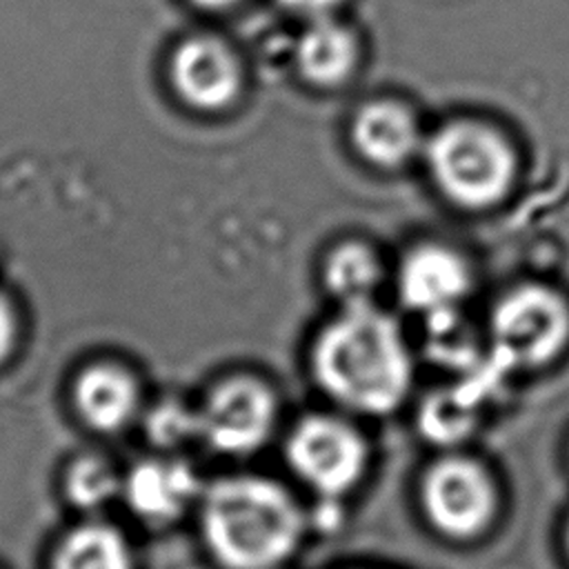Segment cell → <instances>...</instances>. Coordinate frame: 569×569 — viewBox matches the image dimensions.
Instances as JSON below:
<instances>
[{
    "label": "cell",
    "mask_w": 569,
    "mask_h": 569,
    "mask_svg": "<svg viewBox=\"0 0 569 569\" xmlns=\"http://www.w3.org/2000/svg\"><path fill=\"white\" fill-rule=\"evenodd\" d=\"M496 353L509 365L538 367L569 340V305L551 289L527 284L507 293L493 309Z\"/></svg>",
    "instance_id": "obj_4"
},
{
    "label": "cell",
    "mask_w": 569,
    "mask_h": 569,
    "mask_svg": "<svg viewBox=\"0 0 569 569\" xmlns=\"http://www.w3.org/2000/svg\"><path fill=\"white\" fill-rule=\"evenodd\" d=\"M427 156L442 191L465 207H487L500 200L516 167L507 142L476 122L442 127L431 138Z\"/></svg>",
    "instance_id": "obj_3"
},
{
    "label": "cell",
    "mask_w": 569,
    "mask_h": 569,
    "mask_svg": "<svg viewBox=\"0 0 569 569\" xmlns=\"http://www.w3.org/2000/svg\"><path fill=\"white\" fill-rule=\"evenodd\" d=\"M202 533L227 569H271L298 545L302 516L280 485L236 476L204 491Z\"/></svg>",
    "instance_id": "obj_2"
},
{
    "label": "cell",
    "mask_w": 569,
    "mask_h": 569,
    "mask_svg": "<svg viewBox=\"0 0 569 569\" xmlns=\"http://www.w3.org/2000/svg\"><path fill=\"white\" fill-rule=\"evenodd\" d=\"M320 387L349 409L387 413L411 382V360L398 325L369 300L345 305L313 345Z\"/></svg>",
    "instance_id": "obj_1"
},
{
    "label": "cell",
    "mask_w": 569,
    "mask_h": 569,
    "mask_svg": "<svg viewBox=\"0 0 569 569\" xmlns=\"http://www.w3.org/2000/svg\"><path fill=\"white\" fill-rule=\"evenodd\" d=\"M64 487H67L69 500L76 507L96 511L120 493L122 482L107 458L87 453V456H78L69 465Z\"/></svg>",
    "instance_id": "obj_16"
},
{
    "label": "cell",
    "mask_w": 569,
    "mask_h": 569,
    "mask_svg": "<svg viewBox=\"0 0 569 569\" xmlns=\"http://www.w3.org/2000/svg\"><path fill=\"white\" fill-rule=\"evenodd\" d=\"M567 547H569V529H567Z\"/></svg>",
    "instance_id": "obj_21"
},
{
    "label": "cell",
    "mask_w": 569,
    "mask_h": 569,
    "mask_svg": "<svg viewBox=\"0 0 569 569\" xmlns=\"http://www.w3.org/2000/svg\"><path fill=\"white\" fill-rule=\"evenodd\" d=\"M273 416L271 391L249 376H236L213 387L198 409V436L222 453H249L267 440Z\"/></svg>",
    "instance_id": "obj_6"
},
{
    "label": "cell",
    "mask_w": 569,
    "mask_h": 569,
    "mask_svg": "<svg viewBox=\"0 0 569 569\" xmlns=\"http://www.w3.org/2000/svg\"><path fill=\"white\" fill-rule=\"evenodd\" d=\"M378 278L376 256L358 242L340 244L325 264V282L345 305L367 302Z\"/></svg>",
    "instance_id": "obj_15"
},
{
    "label": "cell",
    "mask_w": 569,
    "mask_h": 569,
    "mask_svg": "<svg viewBox=\"0 0 569 569\" xmlns=\"http://www.w3.org/2000/svg\"><path fill=\"white\" fill-rule=\"evenodd\" d=\"M18 336V320L11 302L0 293V362L11 353Z\"/></svg>",
    "instance_id": "obj_18"
},
{
    "label": "cell",
    "mask_w": 569,
    "mask_h": 569,
    "mask_svg": "<svg viewBox=\"0 0 569 569\" xmlns=\"http://www.w3.org/2000/svg\"><path fill=\"white\" fill-rule=\"evenodd\" d=\"M422 505L436 529L453 538H469L489 525L496 491L478 462L445 458L425 476Z\"/></svg>",
    "instance_id": "obj_7"
},
{
    "label": "cell",
    "mask_w": 569,
    "mask_h": 569,
    "mask_svg": "<svg viewBox=\"0 0 569 569\" xmlns=\"http://www.w3.org/2000/svg\"><path fill=\"white\" fill-rule=\"evenodd\" d=\"M353 62L356 42L351 33L331 20H316L298 40L300 71L316 84L340 82Z\"/></svg>",
    "instance_id": "obj_13"
},
{
    "label": "cell",
    "mask_w": 569,
    "mask_h": 569,
    "mask_svg": "<svg viewBox=\"0 0 569 569\" xmlns=\"http://www.w3.org/2000/svg\"><path fill=\"white\" fill-rule=\"evenodd\" d=\"M73 402L89 427L118 431L138 409V385L122 367L91 365L76 378Z\"/></svg>",
    "instance_id": "obj_11"
},
{
    "label": "cell",
    "mask_w": 569,
    "mask_h": 569,
    "mask_svg": "<svg viewBox=\"0 0 569 569\" xmlns=\"http://www.w3.org/2000/svg\"><path fill=\"white\" fill-rule=\"evenodd\" d=\"M416 140L411 116L393 102H371L353 122L356 147L376 164H400L413 151Z\"/></svg>",
    "instance_id": "obj_12"
},
{
    "label": "cell",
    "mask_w": 569,
    "mask_h": 569,
    "mask_svg": "<svg viewBox=\"0 0 569 569\" xmlns=\"http://www.w3.org/2000/svg\"><path fill=\"white\" fill-rule=\"evenodd\" d=\"M53 569H133V558L129 542L116 527L84 522L62 538Z\"/></svg>",
    "instance_id": "obj_14"
},
{
    "label": "cell",
    "mask_w": 569,
    "mask_h": 569,
    "mask_svg": "<svg viewBox=\"0 0 569 569\" xmlns=\"http://www.w3.org/2000/svg\"><path fill=\"white\" fill-rule=\"evenodd\" d=\"M293 471L325 496H340L356 485L365 467V442L356 429L331 416L298 422L287 440Z\"/></svg>",
    "instance_id": "obj_5"
},
{
    "label": "cell",
    "mask_w": 569,
    "mask_h": 569,
    "mask_svg": "<svg viewBox=\"0 0 569 569\" xmlns=\"http://www.w3.org/2000/svg\"><path fill=\"white\" fill-rule=\"evenodd\" d=\"M122 491L138 518L160 525L182 516L198 496V478L182 460L151 458L129 471Z\"/></svg>",
    "instance_id": "obj_8"
},
{
    "label": "cell",
    "mask_w": 569,
    "mask_h": 569,
    "mask_svg": "<svg viewBox=\"0 0 569 569\" xmlns=\"http://www.w3.org/2000/svg\"><path fill=\"white\" fill-rule=\"evenodd\" d=\"M196 2L207 4V7H222V4H229V2H233V0H196Z\"/></svg>",
    "instance_id": "obj_20"
},
{
    "label": "cell",
    "mask_w": 569,
    "mask_h": 569,
    "mask_svg": "<svg viewBox=\"0 0 569 569\" xmlns=\"http://www.w3.org/2000/svg\"><path fill=\"white\" fill-rule=\"evenodd\" d=\"M280 2L287 4L289 9H296L302 13H325L340 0H280Z\"/></svg>",
    "instance_id": "obj_19"
},
{
    "label": "cell",
    "mask_w": 569,
    "mask_h": 569,
    "mask_svg": "<svg viewBox=\"0 0 569 569\" xmlns=\"http://www.w3.org/2000/svg\"><path fill=\"white\" fill-rule=\"evenodd\" d=\"M147 433L160 447H178L198 436V411L180 400H164L147 416Z\"/></svg>",
    "instance_id": "obj_17"
},
{
    "label": "cell",
    "mask_w": 569,
    "mask_h": 569,
    "mask_svg": "<svg viewBox=\"0 0 569 569\" xmlns=\"http://www.w3.org/2000/svg\"><path fill=\"white\" fill-rule=\"evenodd\" d=\"M173 78L189 102L207 109L229 102L238 89L231 53L211 38L189 40L176 51Z\"/></svg>",
    "instance_id": "obj_10"
},
{
    "label": "cell",
    "mask_w": 569,
    "mask_h": 569,
    "mask_svg": "<svg viewBox=\"0 0 569 569\" xmlns=\"http://www.w3.org/2000/svg\"><path fill=\"white\" fill-rule=\"evenodd\" d=\"M469 273L460 256L440 247L413 249L400 269V296L407 307L438 311L465 296Z\"/></svg>",
    "instance_id": "obj_9"
}]
</instances>
